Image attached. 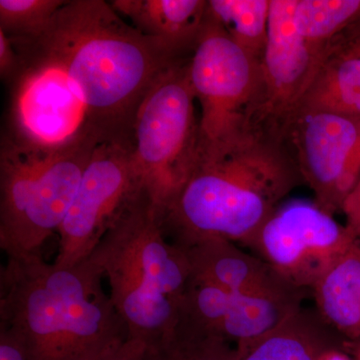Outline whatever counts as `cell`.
Instances as JSON below:
<instances>
[{
  "mask_svg": "<svg viewBox=\"0 0 360 360\" xmlns=\"http://www.w3.org/2000/svg\"><path fill=\"white\" fill-rule=\"evenodd\" d=\"M146 348V343L129 338L120 347L98 360H142Z\"/></svg>",
  "mask_w": 360,
  "mask_h": 360,
  "instance_id": "cell-25",
  "label": "cell"
},
{
  "mask_svg": "<svg viewBox=\"0 0 360 360\" xmlns=\"http://www.w3.org/2000/svg\"><path fill=\"white\" fill-rule=\"evenodd\" d=\"M303 112L333 113L360 120V58L333 53L303 96L296 115Z\"/></svg>",
  "mask_w": 360,
  "mask_h": 360,
  "instance_id": "cell-18",
  "label": "cell"
},
{
  "mask_svg": "<svg viewBox=\"0 0 360 360\" xmlns=\"http://www.w3.org/2000/svg\"><path fill=\"white\" fill-rule=\"evenodd\" d=\"M360 18V0H296L295 22L315 49L335 53V42Z\"/></svg>",
  "mask_w": 360,
  "mask_h": 360,
  "instance_id": "cell-19",
  "label": "cell"
},
{
  "mask_svg": "<svg viewBox=\"0 0 360 360\" xmlns=\"http://www.w3.org/2000/svg\"><path fill=\"white\" fill-rule=\"evenodd\" d=\"M303 300L257 297L191 281L179 321L219 336L240 350L276 328L302 307Z\"/></svg>",
  "mask_w": 360,
  "mask_h": 360,
  "instance_id": "cell-13",
  "label": "cell"
},
{
  "mask_svg": "<svg viewBox=\"0 0 360 360\" xmlns=\"http://www.w3.org/2000/svg\"><path fill=\"white\" fill-rule=\"evenodd\" d=\"M89 259L110 284L129 340L153 345L176 328L191 281L186 252L168 238L163 217L141 189Z\"/></svg>",
  "mask_w": 360,
  "mask_h": 360,
  "instance_id": "cell-4",
  "label": "cell"
},
{
  "mask_svg": "<svg viewBox=\"0 0 360 360\" xmlns=\"http://www.w3.org/2000/svg\"><path fill=\"white\" fill-rule=\"evenodd\" d=\"M345 340L316 309L302 307L266 335L238 349L239 360H319L330 348H343Z\"/></svg>",
  "mask_w": 360,
  "mask_h": 360,
  "instance_id": "cell-16",
  "label": "cell"
},
{
  "mask_svg": "<svg viewBox=\"0 0 360 360\" xmlns=\"http://www.w3.org/2000/svg\"><path fill=\"white\" fill-rule=\"evenodd\" d=\"M296 0H270L269 33L260 61L255 129L283 139L303 96L333 52L310 46L295 22Z\"/></svg>",
  "mask_w": 360,
  "mask_h": 360,
  "instance_id": "cell-11",
  "label": "cell"
},
{
  "mask_svg": "<svg viewBox=\"0 0 360 360\" xmlns=\"http://www.w3.org/2000/svg\"><path fill=\"white\" fill-rule=\"evenodd\" d=\"M132 148V141H111L94 149L58 232L54 264L73 266L86 259L141 191Z\"/></svg>",
  "mask_w": 360,
  "mask_h": 360,
  "instance_id": "cell-10",
  "label": "cell"
},
{
  "mask_svg": "<svg viewBox=\"0 0 360 360\" xmlns=\"http://www.w3.org/2000/svg\"><path fill=\"white\" fill-rule=\"evenodd\" d=\"M189 58L161 73L135 116V169L141 188L162 217L193 172L200 150V116L189 80Z\"/></svg>",
  "mask_w": 360,
  "mask_h": 360,
  "instance_id": "cell-6",
  "label": "cell"
},
{
  "mask_svg": "<svg viewBox=\"0 0 360 360\" xmlns=\"http://www.w3.org/2000/svg\"><path fill=\"white\" fill-rule=\"evenodd\" d=\"M11 41L20 58V70L11 82V130L7 134L46 149L87 141L101 143L58 59L32 39Z\"/></svg>",
  "mask_w": 360,
  "mask_h": 360,
  "instance_id": "cell-8",
  "label": "cell"
},
{
  "mask_svg": "<svg viewBox=\"0 0 360 360\" xmlns=\"http://www.w3.org/2000/svg\"><path fill=\"white\" fill-rule=\"evenodd\" d=\"M319 360H354L343 348L335 347L326 350L321 355Z\"/></svg>",
  "mask_w": 360,
  "mask_h": 360,
  "instance_id": "cell-27",
  "label": "cell"
},
{
  "mask_svg": "<svg viewBox=\"0 0 360 360\" xmlns=\"http://www.w3.org/2000/svg\"><path fill=\"white\" fill-rule=\"evenodd\" d=\"M68 0H0V30L9 39L42 34Z\"/></svg>",
  "mask_w": 360,
  "mask_h": 360,
  "instance_id": "cell-22",
  "label": "cell"
},
{
  "mask_svg": "<svg viewBox=\"0 0 360 360\" xmlns=\"http://www.w3.org/2000/svg\"><path fill=\"white\" fill-rule=\"evenodd\" d=\"M20 70L18 51L8 37L0 30V75L2 79L11 82Z\"/></svg>",
  "mask_w": 360,
  "mask_h": 360,
  "instance_id": "cell-23",
  "label": "cell"
},
{
  "mask_svg": "<svg viewBox=\"0 0 360 360\" xmlns=\"http://www.w3.org/2000/svg\"><path fill=\"white\" fill-rule=\"evenodd\" d=\"M317 311L347 340H360V239L311 290Z\"/></svg>",
  "mask_w": 360,
  "mask_h": 360,
  "instance_id": "cell-17",
  "label": "cell"
},
{
  "mask_svg": "<svg viewBox=\"0 0 360 360\" xmlns=\"http://www.w3.org/2000/svg\"><path fill=\"white\" fill-rule=\"evenodd\" d=\"M315 205L329 214L360 177V120L328 112L298 113L283 136Z\"/></svg>",
  "mask_w": 360,
  "mask_h": 360,
  "instance_id": "cell-12",
  "label": "cell"
},
{
  "mask_svg": "<svg viewBox=\"0 0 360 360\" xmlns=\"http://www.w3.org/2000/svg\"><path fill=\"white\" fill-rule=\"evenodd\" d=\"M188 75L200 104V149L238 141L255 127L260 63L210 15L189 58Z\"/></svg>",
  "mask_w": 360,
  "mask_h": 360,
  "instance_id": "cell-7",
  "label": "cell"
},
{
  "mask_svg": "<svg viewBox=\"0 0 360 360\" xmlns=\"http://www.w3.org/2000/svg\"><path fill=\"white\" fill-rule=\"evenodd\" d=\"M302 182L288 144L265 130L200 149L193 172L163 214L165 232L179 246L205 239L245 246Z\"/></svg>",
  "mask_w": 360,
  "mask_h": 360,
  "instance_id": "cell-2",
  "label": "cell"
},
{
  "mask_svg": "<svg viewBox=\"0 0 360 360\" xmlns=\"http://www.w3.org/2000/svg\"><path fill=\"white\" fill-rule=\"evenodd\" d=\"M336 53L345 56H352V58H360V41L348 44L340 49Z\"/></svg>",
  "mask_w": 360,
  "mask_h": 360,
  "instance_id": "cell-29",
  "label": "cell"
},
{
  "mask_svg": "<svg viewBox=\"0 0 360 360\" xmlns=\"http://www.w3.org/2000/svg\"><path fill=\"white\" fill-rule=\"evenodd\" d=\"M0 360H26L18 341L2 326H0Z\"/></svg>",
  "mask_w": 360,
  "mask_h": 360,
  "instance_id": "cell-26",
  "label": "cell"
},
{
  "mask_svg": "<svg viewBox=\"0 0 360 360\" xmlns=\"http://www.w3.org/2000/svg\"><path fill=\"white\" fill-rule=\"evenodd\" d=\"M208 11L240 49L262 61L269 33L270 0H208Z\"/></svg>",
  "mask_w": 360,
  "mask_h": 360,
  "instance_id": "cell-20",
  "label": "cell"
},
{
  "mask_svg": "<svg viewBox=\"0 0 360 360\" xmlns=\"http://www.w3.org/2000/svg\"><path fill=\"white\" fill-rule=\"evenodd\" d=\"M343 350L349 354L354 360H360V340H345L343 343Z\"/></svg>",
  "mask_w": 360,
  "mask_h": 360,
  "instance_id": "cell-28",
  "label": "cell"
},
{
  "mask_svg": "<svg viewBox=\"0 0 360 360\" xmlns=\"http://www.w3.org/2000/svg\"><path fill=\"white\" fill-rule=\"evenodd\" d=\"M30 146L4 135L0 148V248L7 258L44 257L58 233L96 146Z\"/></svg>",
  "mask_w": 360,
  "mask_h": 360,
  "instance_id": "cell-5",
  "label": "cell"
},
{
  "mask_svg": "<svg viewBox=\"0 0 360 360\" xmlns=\"http://www.w3.org/2000/svg\"><path fill=\"white\" fill-rule=\"evenodd\" d=\"M340 212L345 214V226L355 239H360V177L352 191L341 206Z\"/></svg>",
  "mask_w": 360,
  "mask_h": 360,
  "instance_id": "cell-24",
  "label": "cell"
},
{
  "mask_svg": "<svg viewBox=\"0 0 360 360\" xmlns=\"http://www.w3.org/2000/svg\"><path fill=\"white\" fill-rule=\"evenodd\" d=\"M238 347L184 322L167 338L146 345L142 360H239Z\"/></svg>",
  "mask_w": 360,
  "mask_h": 360,
  "instance_id": "cell-21",
  "label": "cell"
},
{
  "mask_svg": "<svg viewBox=\"0 0 360 360\" xmlns=\"http://www.w3.org/2000/svg\"><path fill=\"white\" fill-rule=\"evenodd\" d=\"M103 279L89 258L73 266L44 257L7 258L0 271V326L26 360H98L129 340Z\"/></svg>",
  "mask_w": 360,
  "mask_h": 360,
  "instance_id": "cell-3",
  "label": "cell"
},
{
  "mask_svg": "<svg viewBox=\"0 0 360 360\" xmlns=\"http://www.w3.org/2000/svg\"><path fill=\"white\" fill-rule=\"evenodd\" d=\"M356 240L315 202L292 200L279 206L245 246L284 281L309 291Z\"/></svg>",
  "mask_w": 360,
  "mask_h": 360,
  "instance_id": "cell-9",
  "label": "cell"
},
{
  "mask_svg": "<svg viewBox=\"0 0 360 360\" xmlns=\"http://www.w3.org/2000/svg\"><path fill=\"white\" fill-rule=\"evenodd\" d=\"M22 39L58 59L101 143L132 141L149 89L186 59L135 30L103 0H68L42 34Z\"/></svg>",
  "mask_w": 360,
  "mask_h": 360,
  "instance_id": "cell-1",
  "label": "cell"
},
{
  "mask_svg": "<svg viewBox=\"0 0 360 360\" xmlns=\"http://www.w3.org/2000/svg\"><path fill=\"white\" fill-rule=\"evenodd\" d=\"M180 248L188 260L191 281L257 297L304 300L309 293L291 285L264 259L231 241L205 239Z\"/></svg>",
  "mask_w": 360,
  "mask_h": 360,
  "instance_id": "cell-14",
  "label": "cell"
},
{
  "mask_svg": "<svg viewBox=\"0 0 360 360\" xmlns=\"http://www.w3.org/2000/svg\"><path fill=\"white\" fill-rule=\"evenodd\" d=\"M110 4L135 30L184 58L193 54L208 18L206 0H113Z\"/></svg>",
  "mask_w": 360,
  "mask_h": 360,
  "instance_id": "cell-15",
  "label": "cell"
}]
</instances>
